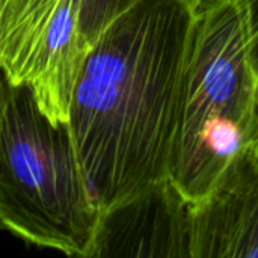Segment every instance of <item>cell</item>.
Wrapping results in <instances>:
<instances>
[{"instance_id":"6da1fadb","label":"cell","mask_w":258,"mask_h":258,"mask_svg":"<svg viewBox=\"0 0 258 258\" xmlns=\"http://www.w3.org/2000/svg\"><path fill=\"white\" fill-rule=\"evenodd\" d=\"M197 0H138L89 47L68 128L100 212L169 178Z\"/></svg>"},{"instance_id":"ba28073f","label":"cell","mask_w":258,"mask_h":258,"mask_svg":"<svg viewBox=\"0 0 258 258\" xmlns=\"http://www.w3.org/2000/svg\"><path fill=\"white\" fill-rule=\"evenodd\" d=\"M251 30H252V60L258 74V0H249Z\"/></svg>"},{"instance_id":"7a4b0ae2","label":"cell","mask_w":258,"mask_h":258,"mask_svg":"<svg viewBox=\"0 0 258 258\" xmlns=\"http://www.w3.org/2000/svg\"><path fill=\"white\" fill-rule=\"evenodd\" d=\"M257 92L249 0H197L169 162L192 206L249 148Z\"/></svg>"},{"instance_id":"5b68a950","label":"cell","mask_w":258,"mask_h":258,"mask_svg":"<svg viewBox=\"0 0 258 258\" xmlns=\"http://www.w3.org/2000/svg\"><path fill=\"white\" fill-rule=\"evenodd\" d=\"M192 204L168 178L100 216L95 257L190 258Z\"/></svg>"},{"instance_id":"52a82bcc","label":"cell","mask_w":258,"mask_h":258,"mask_svg":"<svg viewBox=\"0 0 258 258\" xmlns=\"http://www.w3.org/2000/svg\"><path fill=\"white\" fill-rule=\"evenodd\" d=\"M138 0H77L82 35L91 47L98 35Z\"/></svg>"},{"instance_id":"277c9868","label":"cell","mask_w":258,"mask_h":258,"mask_svg":"<svg viewBox=\"0 0 258 258\" xmlns=\"http://www.w3.org/2000/svg\"><path fill=\"white\" fill-rule=\"evenodd\" d=\"M88 51L77 0H0V74L26 86L54 124H68Z\"/></svg>"},{"instance_id":"9c48e42d","label":"cell","mask_w":258,"mask_h":258,"mask_svg":"<svg viewBox=\"0 0 258 258\" xmlns=\"http://www.w3.org/2000/svg\"><path fill=\"white\" fill-rule=\"evenodd\" d=\"M249 150H251L252 153L258 154V92H257V116H255V125H254V132H252V138H251Z\"/></svg>"},{"instance_id":"8992f818","label":"cell","mask_w":258,"mask_h":258,"mask_svg":"<svg viewBox=\"0 0 258 258\" xmlns=\"http://www.w3.org/2000/svg\"><path fill=\"white\" fill-rule=\"evenodd\" d=\"M190 258H258V154L249 148L192 206Z\"/></svg>"},{"instance_id":"3957f363","label":"cell","mask_w":258,"mask_h":258,"mask_svg":"<svg viewBox=\"0 0 258 258\" xmlns=\"http://www.w3.org/2000/svg\"><path fill=\"white\" fill-rule=\"evenodd\" d=\"M100 216L68 124L51 122L26 86L0 74V230L91 258Z\"/></svg>"}]
</instances>
